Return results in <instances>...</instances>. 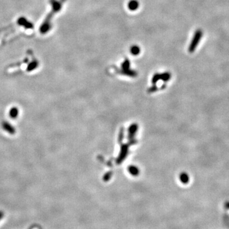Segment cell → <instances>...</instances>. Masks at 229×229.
Listing matches in <instances>:
<instances>
[{
    "label": "cell",
    "instance_id": "6da1fadb",
    "mask_svg": "<svg viewBox=\"0 0 229 229\" xmlns=\"http://www.w3.org/2000/svg\"><path fill=\"white\" fill-rule=\"evenodd\" d=\"M202 37V31L201 29H197L195 31L194 37H193L190 46L189 47V51L190 53H193L197 48L198 44H199L201 39Z\"/></svg>",
    "mask_w": 229,
    "mask_h": 229
},
{
    "label": "cell",
    "instance_id": "7a4b0ae2",
    "mask_svg": "<svg viewBox=\"0 0 229 229\" xmlns=\"http://www.w3.org/2000/svg\"><path fill=\"white\" fill-rule=\"evenodd\" d=\"M2 126L4 131L7 132L8 134L11 135H14L16 133V129L14 128V127L12 125L10 124L7 121L2 122Z\"/></svg>",
    "mask_w": 229,
    "mask_h": 229
},
{
    "label": "cell",
    "instance_id": "3957f363",
    "mask_svg": "<svg viewBox=\"0 0 229 229\" xmlns=\"http://www.w3.org/2000/svg\"><path fill=\"white\" fill-rule=\"evenodd\" d=\"M19 111L17 107H12L9 111V116L11 118L16 119L19 116Z\"/></svg>",
    "mask_w": 229,
    "mask_h": 229
},
{
    "label": "cell",
    "instance_id": "277c9868",
    "mask_svg": "<svg viewBox=\"0 0 229 229\" xmlns=\"http://www.w3.org/2000/svg\"><path fill=\"white\" fill-rule=\"evenodd\" d=\"M138 7V3L136 1H132L129 4V7L131 10H135Z\"/></svg>",
    "mask_w": 229,
    "mask_h": 229
},
{
    "label": "cell",
    "instance_id": "5b68a950",
    "mask_svg": "<svg viewBox=\"0 0 229 229\" xmlns=\"http://www.w3.org/2000/svg\"><path fill=\"white\" fill-rule=\"evenodd\" d=\"M139 51H140V50L138 49V47H133L131 49L132 53L134 54V55H136V54L139 53Z\"/></svg>",
    "mask_w": 229,
    "mask_h": 229
},
{
    "label": "cell",
    "instance_id": "8992f818",
    "mask_svg": "<svg viewBox=\"0 0 229 229\" xmlns=\"http://www.w3.org/2000/svg\"><path fill=\"white\" fill-rule=\"evenodd\" d=\"M3 216H4V213L2 211H0V220L3 218Z\"/></svg>",
    "mask_w": 229,
    "mask_h": 229
},
{
    "label": "cell",
    "instance_id": "52a82bcc",
    "mask_svg": "<svg viewBox=\"0 0 229 229\" xmlns=\"http://www.w3.org/2000/svg\"><path fill=\"white\" fill-rule=\"evenodd\" d=\"M225 206L227 209H229V202H227L226 204H225Z\"/></svg>",
    "mask_w": 229,
    "mask_h": 229
},
{
    "label": "cell",
    "instance_id": "ba28073f",
    "mask_svg": "<svg viewBox=\"0 0 229 229\" xmlns=\"http://www.w3.org/2000/svg\"><path fill=\"white\" fill-rule=\"evenodd\" d=\"M29 229H32V228H29Z\"/></svg>",
    "mask_w": 229,
    "mask_h": 229
}]
</instances>
